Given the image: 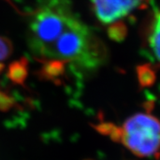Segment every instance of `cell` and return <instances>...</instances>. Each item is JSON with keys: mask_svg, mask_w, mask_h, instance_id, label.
Returning <instances> with one entry per match:
<instances>
[{"mask_svg": "<svg viewBox=\"0 0 160 160\" xmlns=\"http://www.w3.org/2000/svg\"><path fill=\"white\" fill-rule=\"evenodd\" d=\"M7 78L18 86H24L29 75V61L25 57L20 58L8 66Z\"/></svg>", "mask_w": 160, "mask_h": 160, "instance_id": "obj_5", "label": "cell"}, {"mask_svg": "<svg viewBox=\"0 0 160 160\" xmlns=\"http://www.w3.org/2000/svg\"><path fill=\"white\" fill-rule=\"evenodd\" d=\"M15 105V99L8 92L0 87V110L8 111Z\"/></svg>", "mask_w": 160, "mask_h": 160, "instance_id": "obj_6", "label": "cell"}, {"mask_svg": "<svg viewBox=\"0 0 160 160\" xmlns=\"http://www.w3.org/2000/svg\"><path fill=\"white\" fill-rule=\"evenodd\" d=\"M97 129L139 158L157 157L160 153V120L150 113L132 115L121 126L103 123Z\"/></svg>", "mask_w": 160, "mask_h": 160, "instance_id": "obj_1", "label": "cell"}, {"mask_svg": "<svg viewBox=\"0 0 160 160\" xmlns=\"http://www.w3.org/2000/svg\"><path fill=\"white\" fill-rule=\"evenodd\" d=\"M97 19L103 24L114 25L132 12L147 5L149 0H90Z\"/></svg>", "mask_w": 160, "mask_h": 160, "instance_id": "obj_2", "label": "cell"}, {"mask_svg": "<svg viewBox=\"0 0 160 160\" xmlns=\"http://www.w3.org/2000/svg\"><path fill=\"white\" fill-rule=\"evenodd\" d=\"M42 63L38 72L40 78L52 81L54 84H60L61 78L64 76L67 62L58 59H47L39 61Z\"/></svg>", "mask_w": 160, "mask_h": 160, "instance_id": "obj_3", "label": "cell"}, {"mask_svg": "<svg viewBox=\"0 0 160 160\" xmlns=\"http://www.w3.org/2000/svg\"><path fill=\"white\" fill-rule=\"evenodd\" d=\"M146 39L152 56L160 64V9L155 12L149 21Z\"/></svg>", "mask_w": 160, "mask_h": 160, "instance_id": "obj_4", "label": "cell"}, {"mask_svg": "<svg viewBox=\"0 0 160 160\" xmlns=\"http://www.w3.org/2000/svg\"><path fill=\"white\" fill-rule=\"evenodd\" d=\"M12 52V42L5 37H0V63L9 57Z\"/></svg>", "mask_w": 160, "mask_h": 160, "instance_id": "obj_7", "label": "cell"}]
</instances>
